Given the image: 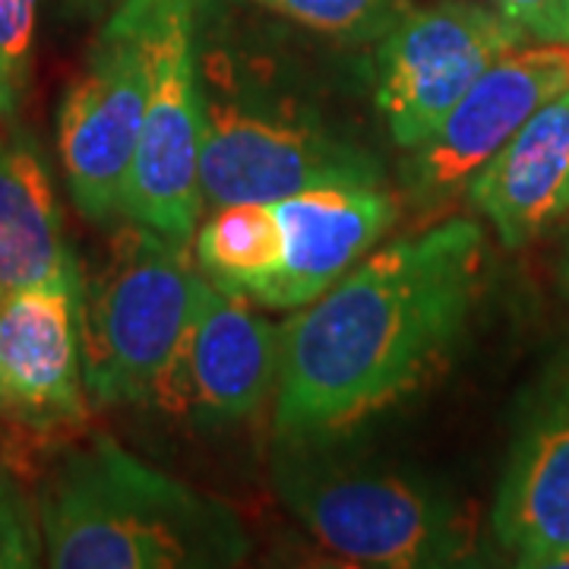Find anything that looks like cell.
<instances>
[{
	"instance_id": "cell-23",
	"label": "cell",
	"mask_w": 569,
	"mask_h": 569,
	"mask_svg": "<svg viewBox=\"0 0 569 569\" xmlns=\"http://www.w3.org/2000/svg\"><path fill=\"white\" fill-rule=\"evenodd\" d=\"M0 301H3V295H0Z\"/></svg>"
},
{
	"instance_id": "cell-12",
	"label": "cell",
	"mask_w": 569,
	"mask_h": 569,
	"mask_svg": "<svg viewBox=\"0 0 569 569\" xmlns=\"http://www.w3.org/2000/svg\"><path fill=\"white\" fill-rule=\"evenodd\" d=\"M279 329L244 295L206 282L203 298L146 408L193 425L244 421L276 396Z\"/></svg>"
},
{
	"instance_id": "cell-17",
	"label": "cell",
	"mask_w": 569,
	"mask_h": 569,
	"mask_svg": "<svg viewBox=\"0 0 569 569\" xmlns=\"http://www.w3.org/2000/svg\"><path fill=\"white\" fill-rule=\"evenodd\" d=\"M284 20L342 41H377L406 17L408 0H253Z\"/></svg>"
},
{
	"instance_id": "cell-20",
	"label": "cell",
	"mask_w": 569,
	"mask_h": 569,
	"mask_svg": "<svg viewBox=\"0 0 569 569\" xmlns=\"http://www.w3.org/2000/svg\"><path fill=\"white\" fill-rule=\"evenodd\" d=\"M493 7L529 39L569 44V0H493Z\"/></svg>"
},
{
	"instance_id": "cell-11",
	"label": "cell",
	"mask_w": 569,
	"mask_h": 569,
	"mask_svg": "<svg viewBox=\"0 0 569 569\" xmlns=\"http://www.w3.org/2000/svg\"><path fill=\"white\" fill-rule=\"evenodd\" d=\"M490 526L519 567H569V332L516 406Z\"/></svg>"
},
{
	"instance_id": "cell-16",
	"label": "cell",
	"mask_w": 569,
	"mask_h": 569,
	"mask_svg": "<svg viewBox=\"0 0 569 569\" xmlns=\"http://www.w3.org/2000/svg\"><path fill=\"white\" fill-rule=\"evenodd\" d=\"M193 257L216 288L253 298L284 263V228L276 203H228L193 234Z\"/></svg>"
},
{
	"instance_id": "cell-19",
	"label": "cell",
	"mask_w": 569,
	"mask_h": 569,
	"mask_svg": "<svg viewBox=\"0 0 569 569\" xmlns=\"http://www.w3.org/2000/svg\"><path fill=\"white\" fill-rule=\"evenodd\" d=\"M44 560L39 507L22 478L0 462V569H32Z\"/></svg>"
},
{
	"instance_id": "cell-1",
	"label": "cell",
	"mask_w": 569,
	"mask_h": 569,
	"mask_svg": "<svg viewBox=\"0 0 569 569\" xmlns=\"http://www.w3.org/2000/svg\"><path fill=\"white\" fill-rule=\"evenodd\" d=\"M481 224L447 219L367 253L279 329L276 440L317 447L427 387L485 288Z\"/></svg>"
},
{
	"instance_id": "cell-22",
	"label": "cell",
	"mask_w": 569,
	"mask_h": 569,
	"mask_svg": "<svg viewBox=\"0 0 569 569\" xmlns=\"http://www.w3.org/2000/svg\"><path fill=\"white\" fill-rule=\"evenodd\" d=\"M77 3H99V0H77Z\"/></svg>"
},
{
	"instance_id": "cell-13",
	"label": "cell",
	"mask_w": 569,
	"mask_h": 569,
	"mask_svg": "<svg viewBox=\"0 0 569 569\" xmlns=\"http://www.w3.org/2000/svg\"><path fill=\"white\" fill-rule=\"evenodd\" d=\"M284 228V263L250 301L298 310L361 263L399 219L387 183H323L276 203Z\"/></svg>"
},
{
	"instance_id": "cell-14",
	"label": "cell",
	"mask_w": 569,
	"mask_h": 569,
	"mask_svg": "<svg viewBox=\"0 0 569 569\" xmlns=\"http://www.w3.org/2000/svg\"><path fill=\"white\" fill-rule=\"evenodd\" d=\"M468 200L507 247H526L569 216V89L550 99L468 183Z\"/></svg>"
},
{
	"instance_id": "cell-4",
	"label": "cell",
	"mask_w": 569,
	"mask_h": 569,
	"mask_svg": "<svg viewBox=\"0 0 569 569\" xmlns=\"http://www.w3.org/2000/svg\"><path fill=\"white\" fill-rule=\"evenodd\" d=\"M193 244L149 224H118L80 269L82 373L92 406L146 408L206 288Z\"/></svg>"
},
{
	"instance_id": "cell-15",
	"label": "cell",
	"mask_w": 569,
	"mask_h": 569,
	"mask_svg": "<svg viewBox=\"0 0 569 569\" xmlns=\"http://www.w3.org/2000/svg\"><path fill=\"white\" fill-rule=\"evenodd\" d=\"M0 127V295L39 284L80 288V266L63 238L39 142L17 123Z\"/></svg>"
},
{
	"instance_id": "cell-7",
	"label": "cell",
	"mask_w": 569,
	"mask_h": 569,
	"mask_svg": "<svg viewBox=\"0 0 569 569\" xmlns=\"http://www.w3.org/2000/svg\"><path fill=\"white\" fill-rule=\"evenodd\" d=\"M149 92V0H121L58 108V152L82 219L123 216Z\"/></svg>"
},
{
	"instance_id": "cell-21",
	"label": "cell",
	"mask_w": 569,
	"mask_h": 569,
	"mask_svg": "<svg viewBox=\"0 0 569 569\" xmlns=\"http://www.w3.org/2000/svg\"><path fill=\"white\" fill-rule=\"evenodd\" d=\"M557 272H560V282L569 291V228L563 234V244H560V260H557Z\"/></svg>"
},
{
	"instance_id": "cell-5",
	"label": "cell",
	"mask_w": 569,
	"mask_h": 569,
	"mask_svg": "<svg viewBox=\"0 0 569 569\" xmlns=\"http://www.w3.org/2000/svg\"><path fill=\"white\" fill-rule=\"evenodd\" d=\"M82 373L80 288L39 284L0 301V462L41 466L89 427Z\"/></svg>"
},
{
	"instance_id": "cell-3",
	"label": "cell",
	"mask_w": 569,
	"mask_h": 569,
	"mask_svg": "<svg viewBox=\"0 0 569 569\" xmlns=\"http://www.w3.org/2000/svg\"><path fill=\"white\" fill-rule=\"evenodd\" d=\"M279 447L272 488L336 557L358 567L433 569L475 553V519L443 485L408 468L336 459L323 447Z\"/></svg>"
},
{
	"instance_id": "cell-6",
	"label": "cell",
	"mask_w": 569,
	"mask_h": 569,
	"mask_svg": "<svg viewBox=\"0 0 569 569\" xmlns=\"http://www.w3.org/2000/svg\"><path fill=\"white\" fill-rule=\"evenodd\" d=\"M203 82L197 0H149V92L123 216L193 244L203 187Z\"/></svg>"
},
{
	"instance_id": "cell-2",
	"label": "cell",
	"mask_w": 569,
	"mask_h": 569,
	"mask_svg": "<svg viewBox=\"0 0 569 569\" xmlns=\"http://www.w3.org/2000/svg\"><path fill=\"white\" fill-rule=\"evenodd\" d=\"M44 563L58 569H228L250 535L219 497L164 475L108 433H82L36 475Z\"/></svg>"
},
{
	"instance_id": "cell-8",
	"label": "cell",
	"mask_w": 569,
	"mask_h": 569,
	"mask_svg": "<svg viewBox=\"0 0 569 569\" xmlns=\"http://www.w3.org/2000/svg\"><path fill=\"white\" fill-rule=\"evenodd\" d=\"M323 183H387L361 142L317 118L203 96V206L279 203Z\"/></svg>"
},
{
	"instance_id": "cell-18",
	"label": "cell",
	"mask_w": 569,
	"mask_h": 569,
	"mask_svg": "<svg viewBox=\"0 0 569 569\" xmlns=\"http://www.w3.org/2000/svg\"><path fill=\"white\" fill-rule=\"evenodd\" d=\"M39 0H0V123H17L32 80Z\"/></svg>"
},
{
	"instance_id": "cell-10",
	"label": "cell",
	"mask_w": 569,
	"mask_h": 569,
	"mask_svg": "<svg viewBox=\"0 0 569 569\" xmlns=\"http://www.w3.org/2000/svg\"><path fill=\"white\" fill-rule=\"evenodd\" d=\"M569 89V44H519L456 102L421 146L408 149L406 190L421 209H437L468 190L471 178L526 123Z\"/></svg>"
},
{
	"instance_id": "cell-9",
	"label": "cell",
	"mask_w": 569,
	"mask_h": 569,
	"mask_svg": "<svg viewBox=\"0 0 569 569\" xmlns=\"http://www.w3.org/2000/svg\"><path fill=\"white\" fill-rule=\"evenodd\" d=\"M526 39L497 7L471 0L408 10L377 54V108L392 142L421 146L468 89Z\"/></svg>"
}]
</instances>
